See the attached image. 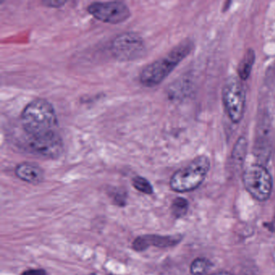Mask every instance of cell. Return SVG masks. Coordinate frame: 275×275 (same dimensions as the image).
<instances>
[{
	"label": "cell",
	"instance_id": "obj_8",
	"mask_svg": "<svg viewBox=\"0 0 275 275\" xmlns=\"http://www.w3.org/2000/svg\"><path fill=\"white\" fill-rule=\"evenodd\" d=\"M27 145L31 153L46 159H57L64 150L63 139L57 131L28 137Z\"/></svg>",
	"mask_w": 275,
	"mask_h": 275
},
{
	"label": "cell",
	"instance_id": "obj_9",
	"mask_svg": "<svg viewBox=\"0 0 275 275\" xmlns=\"http://www.w3.org/2000/svg\"><path fill=\"white\" fill-rule=\"evenodd\" d=\"M180 235L174 236H160V235H144L138 236L132 242V249L137 252H142L148 248L154 246L157 248L173 247L182 241Z\"/></svg>",
	"mask_w": 275,
	"mask_h": 275
},
{
	"label": "cell",
	"instance_id": "obj_19",
	"mask_svg": "<svg viewBox=\"0 0 275 275\" xmlns=\"http://www.w3.org/2000/svg\"><path fill=\"white\" fill-rule=\"evenodd\" d=\"M233 275V274L229 273V272H226V271H220V272H217V273H214L212 275Z\"/></svg>",
	"mask_w": 275,
	"mask_h": 275
},
{
	"label": "cell",
	"instance_id": "obj_10",
	"mask_svg": "<svg viewBox=\"0 0 275 275\" xmlns=\"http://www.w3.org/2000/svg\"><path fill=\"white\" fill-rule=\"evenodd\" d=\"M273 148V137L271 136V125L268 123H261L257 128L254 141L255 155L259 160L266 162L271 157Z\"/></svg>",
	"mask_w": 275,
	"mask_h": 275
},
{
	"label": "cell",
	"instance_id": "obj_2",
	"mask_svg": "<svg viewBox=\"0 0 275 275\" xmlns=\"http://www.w3.org/2000/svg\"><path fill=\"white\" fill-rule=\"evenodd\" d=\"M21 121L28 137L55 132L58 123L55 109L44 99H36L29 103L21 113Z\"/></svg>",
	"mask_w": 275,
	"mask_h": 275
},
{
	"label": "cell",
	"instance_id": "obj_3",
	"mask_svg": "<svg viewBox=\"0 0 275 275\" xmlns=\"http://www.w3.org/2000/svg\"><path fill=\"white\" fill-rule=\"evenodd\" d=\"M211 162L206 155H200L189 164L178 169L170 178L169 186L173 191L189 192L201 185L210 170Z\"/></svg>",
	"mask_w": 275,
	"mask_h": 275
},
{
	"label": "cell",
	"instance_id": "obj_12",
	"mask_svg": "<svg viewBox=\"0 0 275 275\" xmlns=\"http://www.w3.org/2000/svg\"><path fill=\"white\" fill-rule=\"evenodd\" d=\"M256 53L253 49H248L243 55L237 67V76L242 81H245L250 77L253 66L255 63Z\"/></svg>",
	"mask_w": 275,
	"mask_h": 275
},
{
	"label": "cell",
	"instance_id": "obj_7",
	"mask_svg": "<svg viewBox=\"0 0 275 275\" xmlns=\"http://www.w3.org/2000/svg\"><path fill=\"white\" fill-rule=\"evenodd\" d=\"M87 12L98 21L111 24L123 23L131 17L127 5L121 1L92 2Z\"/></svg>",
	"mask_w": 275,
	"mask_h": 275
},
{
	"label": "cell",
	"instance_id": "obj_16",
	"mask_svg": "<svg viewBox=\"0 0 275 275\" xmlns=\"http://www.w3.org/2000/svg\"><path fill=\"white\" fill-rule=\"evenodd\" d=\"M132 186L138 191L146 194H152L153 193V186L151 185L149 181L141 176H136L132 179Z\"/></svg>",
	"mask_w": 275,
	"mask_h": 275
},
{
	"label": "cell",
	"instance_id": "obj_18",
	"mask_svg": "<svg viewBox=\"0 0 275 275\" xmlns=\"http://www.w3.org/2000/svg\"><path fill=\"white\" fill-rule=\"evenodd\" d=\"M22 275H48V274L42 269H30L23 271Z\"/></svg>",
	"mask_w": 275,
	"mask_h": 275
},
{
	"label": "cell",
	"instance_id": "obj_4",
	"mask_svg": "<svg viewBox=\"0 0 275 275\" xmlns=\"http://www.w3.org/2000/svg\"><path fill=\"white\" fill-rule=\"evenodd\" d=\"M244 187L257 201H266L273 190V178L268 169L261 163L250 165L242 173Z\"/></svg>",
	"mask_w": 275,
	"mask_h": 275
},
{
	"label": "cell",
	"instance_id": "obj_1",
	"mask_svg": "<svg viewBox=\"0 0 275 275\" xmlns=\"http://www.w3.org/2000/svg\"><path fill=\"white\" fill-rule=\"evenodd\" d=\"M194 48L191 40L186 39L176 45L167 55L150 63L142 69L140 82L146 87H154L164 81L176 66L189 55Z\"/></svg>",
	"mask_w": 275,
	"mask_h": 275
},
{
	"label": "cell",
	"instance_id": "obj_5",
	"mask_svg": "<svg viewBox=\"0 0 275 275\" xmlns=\"http://www.w3.org/2000/svg\"><path fill=\"white\" fill-rule=\"evenodd\" d=\"M222 100L225 111L232 122H241L245 113L246 95L242 80L238 76L231 75L227 78L223 85Z\"/></svg>",
	"mask_w": 275,
	"mask_h": 275
},
{
	"label": "cell",
	"instance_id": "obj_15",
	"mask_svg": "<svg viewBox=\"0 0 275 275\" xmlns=\"http://www.w3.org/2000/svg\"><path fill=\"white\" fill-rule=\"evenodd\" d=\"M188 208H189V203L188 200L184 198L178 197L172 203V213L175 217H182L188 212Z\"/></svg>",
	"mask_w": 275,
	"mask_h": 275
},
{
	"label": "cell",
	"instance_id": "obj_14",
	"mask_svg": "<svg viewBox=\"0 0 275 275\" xmlns=\"http://www.w3.org/2000/svg\"><path fill=\"white\" fill-rule=\"evenodd\" d=\"M212 263L208 259L198 257L192 261L190 266V271L192 275H204L210 271Z\"/></svg>",
	"mask_w": 275,
	"mask_h": 275
},
{
	"label": "cell",
	"instance_id": "obj_13",
	"mask_svg": "<svg viewBox=\"0 0 275 275\" xmlns=\"http://www.w3.org/2000/svg\"><path fill=\"white\" fill-rule=\"evenodd\" d=\"M248 142L245 137H241L236 141L232 153V158L234 163L243 164L246 152H247Z\"/></svg>",
	"mask_w": 275,
	"mask_h": 275
},
{
	"label": "cell",
	"instance_id": "obj_20",
	"mask_svg": "<svg viewBox=\"0 0 275 275\" xmlns=\"http://www.w3.org/2000/svg\"><path fill=\"white\" fill-rule=\"evenodd\" d=\"M100 275V274H90V275Z\"/></svg>",
	"mask_w": 275,
	"mask_h": 275
},
{
	"label": "cell",
	"instance_id": "obj_6",
	"mask_svg": "<svg viewBox=\"0 0 275 275\" xmlns=\"http://www.w3.org/2000/svg\"><path fill=\"white\" fill-rule=\"evenodd\" d=\"M111 52L117 60L132 62L145 56L146 44L142 37L137 33H121L111 42Z\"/></svg>",
	"mask_w": 275,
	"mask_h": 275
},
{
	"label": "cell",
	"instance_id": "obj_11",
	"mask_svg": "<svg viewBox=\"0 0 275 275\" xmlns=\"http://www.w3.org/2000/svg\"><path fill=\"white\" fill-rule=\"evenodd\" d=\"M20 179L31 184H39L44 180V173L42 167L32 162H22L15 170Z\"/></svg>",
	"mask_w": 275,
	"mask_h": 275
},
{
	"label": "cell",
	"instance_id": "obj_17",
	"mask_svg": "<svg viewBox=\"0 0 275 275\" xmlns=\"http://www.w3.org/2000/svg\"><path fill=\"white\" fill-rule=\"evenodd\" d=\"M66 1H63V0H46V1H43L42 4L44 5L47 7H53V8H59L66 3Z\"/></svg>",
	"mask_w": 275,
	"mask_h": 275
}]
</instances>
